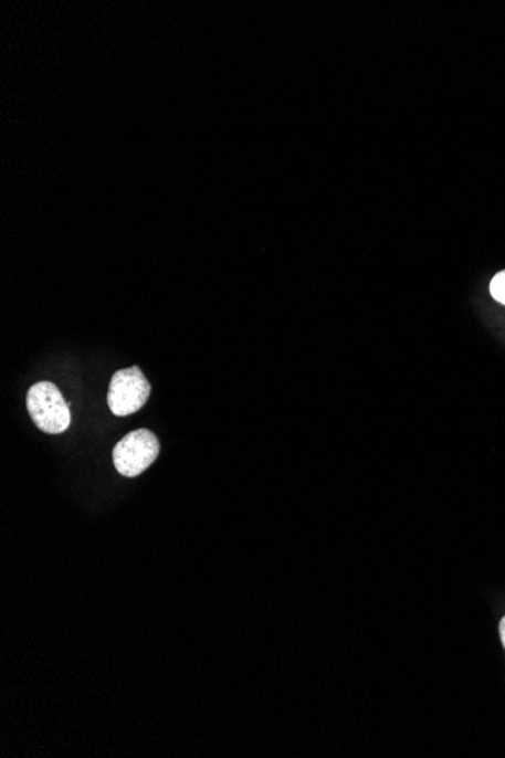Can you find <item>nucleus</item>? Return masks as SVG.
I'll use <instances>...</instances> for the list:
<instances>
[{"mask_svg":"<svg viewBox=\"0 0 505 758\" xmlns=\"http://www.w3.org/2000/svg\"><path fill=\"white\" fill-rule=\"evenodd\" d=\"M159 456V441L150 430L130 432L115 445L113 459L115 470L125 477H137L149 469Z\"/></svg>","mask_w":505,"mask_h":758,"instance_id":"obj_2","label":"nucleus"},{"mask_svg":"<svg viewBox=\"0 0 505 758\" xmlns=\"http://www.w3.org/2000/svg\"><path fill=\"white\" fill-rule=\"evenodd\" d=\"M29 415L41 432L64 433L72 424V413L60 389L51 382H40L29 389Z\"/></svg>","mask_w":505,"mask_h":758,"instance_id":"obj_1","label":"nucleus"},{"mask_svg":"<svg viewBox=\"0 0 505 758\" xmlns=\"http://www.w3.org/2000/svg\"><path fill=\"white\" fill-rule=\"evenodd\" d=\"M491 293L492 297H494L496 302L505 305V272H501L496 274L494 278H492Z\"/></svg>","mask_w":505,"mask_h":758,"instance_id":"obj_4","label":"nucleus"},{"mask_svg":"<svg viewBox=\"0 0 505 758\" xmlns=\"http://www.w3.org/2000/svg\"><path fill=\"white\" fill-rule=\"evenodd\" d=\"M150 391V383L138 367L115 372L108 391L111 412L117 417L133 415L147 403Z\"/></svg>","mask_w":505,"mask_h":758,"instance_id":"obj_3","label":"nucleus"},{"mask_svg":"<svg viewBox=\"0 0 505 758\" xmlns=\"http://www.w3.org/2000/svg\"><path fill=\"white\" fill-rule=\"evenodd\" d=\"M499 636H501V642H503V645L505 649V617L499 622Z\"/></svg>","mask_w":505,"mask_h":758,"instance_id":"obj_5","label":"nucleus"}]
</instances>
